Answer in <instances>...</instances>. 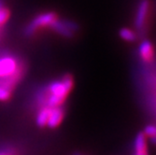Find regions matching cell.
<instances>
[{"label": "cell", "mask_w": 156, "mask_h": 155, "mask_svg": "<svg viewBox=\"0 0 156 155\" xmlns=\"http://www.w3.org/2000/svg\"><path fill=\"white\" fill-rule=\"evenodd\" d=\"M73 87V76L68 73L65 74L60 79H54L45 86L40 87L35 94L34 102L37 108L43 106L51 107L63 106Z\"/></svg>", "instance_id": "obj_1"}, {"label": "cell", "mask_w": 156, "mask_h": 155, "mask_svg": "<svg viewBox=\"0 0 156 155\" xmlns=\"http://www.w3.org/2000/svg\"><path fill=\"white\" fill-rule=\"evenodd\" d=\"M25 70L23 62L16 55L9 53L0 54V81L9 89L15 90L23 79Z\"/></svg>", "instance_id": "obj_2"}, {"label": "cell", "mask_w": 156, "mask_h": 155, "mask_svg": "<svg viewBox=\"0 0 156 155\" xmlns=\"http://www.w3.org/2000/svg\"><path fill=\"white\" fill-rule=\"evenodd\" d=\"M59 18L58 14L55 11H44L37 14L29 23H28L24 29L23 34L27 37H31L35 36L39 30L51 28L53 23Z\"/></svg>", "instance_id": "obj_3"}, {"label": "cell", "mask_w": 156, "mask_h": 155, "mask_svg": "<svg viewBox=\"0 0 156 155\" xmlns=\"http://www.w3.org/2000/svg\"><path fill=\"white\" fill-rule=\"evenodd\" d=\"M151 16V1L139 0L135 13V28L138 37H143L148 29Z\"/></svg>", "instance_id": "obj_4"}, {"label": "cell", "mask_w": 156, "mask_h": 155, "mask_svg": "<svg viewBox=\"0 0 156 155\" xmlns=\"http://www.w3.org/2000/svg\"><path fill=\"white\" fill-rule=\"evenodd\" d=\"M50 30L63 37L72 38L79 31V25L71 20L58 18L51 26Z\"/></svg>", "instance_id": "obj_5"}, {"label": "cell", "mask_w": 156, "mask_h": 155, "mask_svg": "<svg viewBox=\"0 0 156 155\" xmlns=\"http://www.w3.org/2000/svg\"><path fill=\"white\" fill-rule=\"evenodd\" d=\"M137 52H138V56L141 59V61L148 63V64L153 62L155 58L154 46L151 43V41H150L149 39H144L141 41Z\"/></svg>", "instance_id": "obj_6"}, {"label": "cell", "mask_w": 156, "mask_h": 155, "mask_svg": "<svg viewBox=\"0 0 156 155\" xmlns=\"http://www.w3.org/2000/svg\"><path fill=\"white\" fill-rule=\"evenodd\" d=\"M65 114H66V112H65V108L63 107V106L51 107L48 123H47V127L51 129L57 128L62 123L65 118Z\"/></svg>", "instance_id": "obj_7"}, {"label": "cell", "mask_w": 156, "mask_h": 155, "mask_svg": "<svg viewBox=\"0 0 156 155\" xmlns=\"http://www.w3.org/2000/svg\"><path fill=\"white\" fill-rule=\"evenodd\" d=\"M51 107L43 106L37 108V112L36 114V124L40 128H44L47 126L48 120L51 113Z\"/></svg>", "instance_id": "obj_8"}, {"label": "cell", "mask_w": 156, "mask_h": 155, "mask_svg": "<svg viewBox=\"0 0 156 155\" xmlns=\"http://www.w3.org/2000/svg\"><path fill=\"white\" fill-rule=\"evenodd\" d=\"M135 152L136 155H149L147 146V136L145 134L138 133L135 139Z\"/></svg>", "instance_id": "obj_9"}, {"label": "cell", "mask_w": 156, "mask_h": 155, "mask_svg": "<svg viewBox=\"0 0 156 155\" xmlns=\"http://www.w3.org/2000/svg\"><path fill=\"white\" fill-rule=\"evenodd\" d=\"M119 36L122 40H124L126 42H129V43H132V42L136 41L137 37H138V35L136 34V32L130 29V28H128V27L121 28L120 31H119Z\"/></svg>", "instance_id": "obj_10"}, {"label": "cell", "mask_w": 156, "mask_h": 155, "mask_svg": "<svg viewBox=\"0 0 156 155\" xmlns=\"http://www.w3.org/2000/svg\"><path fill=\"white\" fill-rule=\"evenodd\" d=\"M10 13L9 9L0 1V35H1L2 28L7 24L9 20Z\"/></svg>", "instance_id": "obj_11"}, {"label": "cell", "mask_w": 156, "mask_h": 155, "mask_svg": "<svg viewBox=\"0 0 156 155\" xmlns=\"http://www.w3.org/2000/svg\"><path fill=\"white\" fill-rule=\"evenodd\" d=\"M12 93H13V91L11 89L7 87L5 84H3L1 81H0V102L9 101L11 98Z\"/></svg>", "instance_id": "obj_12"}, {"label": "cell", "mask_w": 156, "mask_h": 155, "mask_svg": "<svg viewBox=\"0 0 156 155\" xmlns=\"http://www.w3.org/2000/svg\"><path fill=\"white\" fill-rule=\"evenodd\" d=\"M0 155H20V151L13 145H4L0 147Z\"/></svg>", "instance_id": "obj_13"}, {"label": "cell", "mask_w": 156, "mask_h": 155, "mask_svg": "<svg viewBox=\"0 0 156 155\" xmlns=\"http://www.w3.org/2000/svg\"><path fill=\"white\" fill-rule=\"evenodd\" d=\"M144 134L147 137H150L151 139L156 138V126L155 125H148L144 129Z\"/></svg>", "instance_id": "obj_14"}, {"label": "cell", "mask_w": 156, "mask_h": 155, "mask_svg": "<svg viewBox=\"0 0 156 155\" xmlns=\"http://www.w3.org/2000/svg\"><path fill=\"white\" fill-rule=\"evenodd\" d=\"M152 141L156 144V138H154V139H152Z\"/></svg>", "instance_id": "obj_15"}, {"label": "cell", "mask_w": 156, "mask_h": 155, "mask_svg": "<svg viewBox=\"0 0 156 155\" xmlns=\"http://www.w3.org/2000/svg\"><path fill=\"white\" fill-rule=\"evenodd\" d=\"M76 155H80V154H79V153H77V154H76Z\"/></svg>", "instance_id": "obj_16"}]
</instances>
